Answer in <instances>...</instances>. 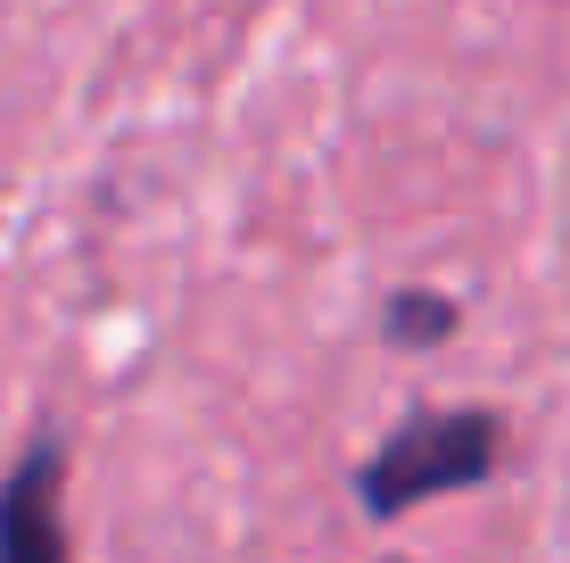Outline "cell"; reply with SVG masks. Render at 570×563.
<instances>
[{
  "label": "cell",
  "mask_w": 570,
  "mask_h": 563,
  "mask_svg": "<svg viewBox=\"0 0 570 563\" xmlns=\"http://www.w3.org/2000/svg\"><path fill=\"white\" fill-rule=\"evenodd\" d=\"M381 332L397 348H439L455 332V299H439V290H397V299L381 307Z\"/></svg>",
  "instance_id": "cell-3"
},
{
  "label": "cell",
  "mask_w": 570,
  "mask_h": 563,
  "mask_svg": "<svg viewBox=\"0 0 570 563\" xmlns=\"http://www.w3.org/2000/svg\"><path fill=\"white\" fill-rule=\"evenodd\" d=\"M0 563H67V448L50 431L0 481Z\"/></svg>",
  "instance_id": "cell-2"
},
{
  "label": "cell",
  "mask_w": 570,
  "mask_h": 563,
  "mask_svg": "<svg viewBox=\"0 0 570 563\" xmlns=\"http://www.w3.org/2000/svg\"><path fill=\"white\" fill-rule=\"evenodd\" d=\"M497 464H504V423L488 415V406L405 415L397 431L356 464V506L372 522H397V514L430 506V497H455V489L497 481Z\"/></svg>",
  "instance_id": "cell-1"
}]
</instances>
